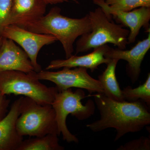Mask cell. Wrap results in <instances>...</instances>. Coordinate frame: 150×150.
<instances>
[{
    "mask_svg": "<svg viewBox=\"0 0 150 150\" xmlns=\"http://www.w3.org/2000/svg\"><path fill=\"white\" fill-rule=\"evenodd\" d=\"M94 98L100 117L86 127L94 132L113 128L117 132L114 142L129 133L139 132L150 124L149 108L141 100L134 102L118 101L98 93Z\"/></svg>",
    "mask_w": 150,
    "mask_h": 150,
    "instance_id": "obj_1",
    "label": "cell"
},
{
    "mask_svg": "<svg viewBox=\"0 0 150 150\" xmlns=\"http://www.w3.org/2000/svg\"><path fill=\"white\" fill-rule=\"evenodd\" d=\"M37 76L40 80L54 83L59 91L74 87L86 89L90 94L103 93L100 81L91 76L87 72V69L83 67L74 69L64 67L63 69L57 71L41 70L37 73Z\"/></svg>",
    "mask_w": 150,
    "mask_h": 150,
    "instance_id": "obj_7",
    "label": "cell"
},
{
    "mask_svg": "<svg viewBox=\"0 0 150 150\" xmlns=\"http://www.w3.org/2000/svg\"><path fill=\"white\" fill-rule=\"evenodd\" d=\"M110 47L107 44L94 48L91 53L82 56L72 55L66 59L53 60L46 68V70L56 69L64 67L74 68L83 67L89 69L91 72L98 69V66L102 64H107L111 59L105 56Z\"/></svg>",
    "mask_w": 150,
    "mask_h": 150,
    "instance_id": "obj_13",
    "label": "cell"
},
{
    "mask_svg": "<svg viewBox=\"0 0 150 150\" xmlns=\"http://www.w3.org/2000/svg\"><path fill=\"white\" fill-rule=\"evenodd\" d=\"M35 71L26 52L13 40L4 38L0 47V71Z\"/></svg>",
    "mask_w": 150,
    "mask_h": 150,
    "instance_id": "obj_12",
    "label": "cell"
},
{
    "mask_svg": "<svg viewBox=\"0 0 150 150\" xmlns=\"http://www.w3.org/2000/svg\"><path fill=\"white\" fill-rule=\"evenodd\" d=\"M124 99L129 102H134L141 100L150 105V74L149 73L146 81L136 88L130 86L124 88L122 90Z\"/></svg>",
    "mask_w": 150,
    "mask_h": 150,
    "instance_id": "obj_17",
    "label": "cell"
},
{
    "mask_svg": "<svg viewBox=\"0 0 150 150\" xmlns=\"http://www.w3.org/2000/svg\"><path fill=\"white\" fill-rule=\"evenodd\" d=\"M105 2L111 8L124 11L141 7H150V0H105Z\"/></svg>",
    "mask_w": 150,
    "mask_h": 150,
    "instance_id": "obj_18",
    "label": "cell"
},
{
    "mask_svg": "<svg viewBox=\"0 0 150 150\" xmlns=\"http://www.w3.org/2000/svg\"><path fill=\"white\" fill-rule=\"evenodd\" d=\"M59 7L52 8L46 15L30 24L26 30L40 34L54 35L62 43L66 59L72 56L74 43L79 36L90 32L91 24L88 15L81 18L62 15Z\"/></svg>",
    "mask_w": 150,
    "mask_h": 150,
    "instance_id": "obj_2",
    "label": "cell"
},
{
    "mask_svg": "<svg viewBox=\"0 0 150 150\" xmlns=\"http://www.w3.org/2000/svg\"><path fill=\"white\" fill-rule=\"evenodd\" d=\"M10 102V100L7 98L6 95H3L0 92V120L6 115Z\"/></svg>",
    "mask_w": 150,
    "mask_h": 150,
    "instance_id": "obj_21",
    "label": "cell"
},
{
    "mask_svg": "<svg viewBox=\"0 0 150 150\" xmlns=\"http://www.w3.org/2000/svg\"><path fill=\"white\" fill-rule=\"evenodd\" d=\"M13 0H0V37L5 27L6 22L10 11Z\"/></svg>",
    "mask_w": 150,
    "mask_h": 150,
    "instance_id": "obj_20",
    "label": "cell"
},
{
    "mask_svg": "<svg viewBox=\"0 0 150 150\" xmlns=\"http://www.w3.org/2000/svg\"><path fill=\"white\" fill-rule=\"evenodd\" d=\"M4 37H3V36H1V37H0V47H1L2 43L3 40H4Z\"/></svg>",
    "mask_w": 150,
    "mask_h": 150,
    "instance_id": "obj_23",
    "label": "cell"
},
{
    "mask_svg": "<svg viewBox=\"0 0 150 150\" xmlns=\"http://www.w3.org/2000/svg\"><path fill=\"white\" fill-rule=\"evenodd\" d=\"M88 15L91 24L90 32L81 36L76 43V54L110 43L124 50L128 44L130 30L122 24L109 20L102 8L99 7L90 11Z\"/></svg>",
    "mask_w": 150,
    "mask_h": 150,
    "instance_id": "obj_3",
    "label": "cell"
},
{
    "mask_svg": "<svg viewBox=\"0 0 150 150\" xmlns=\"http://www.w3.org/2000/svg\"><path fill=\"white\" fill-rule=\"evenodd\" d=\"M119 60L111 59L107 64V68L101 75L98 76V80L102 85L103 93L105 96L110 99L118 101H124V97L118 83L115 69Z\"/></svg>",
    "mask_w": 150,
    "mask_h": 150,
    "instance_id": "obj_15",
    "label": "cell"
},
{
    "mask_svg": "<svg viewBox=\"0 0 150 150\" xmlns=\"http://www.w3.org/2000/svg\"><path fill=\"white\" fill-rule=\"evenodd\" d=\"M117 150H150V139L142 137L121 145Z\"/></svg>",
    "mask_w": 150,
    "mask_h": 150,
    "instance_id": "obj_19",
    "label": "cell"
},
{
    "mask_svg": "<svg viewBox=\"0 0 150 150\" xmlns=\"http://www.w3.org/2000/svg\"><path fill=\"white\" fill-rule=\"evenodd\" d=\"M95 4L100 7L109 20L112 21V17L117 22L130 28L128 38V44L134 43L142 27L150 32V7H141L129 11L115 10L110 8L105 0H93Z\"/></svg>",
    "mask_w": 150,
    "mask_h": 150,
    "instance_id": "obj_9",
    "label": "cell"
},
{
    "mask_svg": "<svg viewBox=\"0 0 150 150\" xmlns=\"http://www.w3.org/2000/svg\"><path fill=\"white\" fill-rule=\"evenodd\" d=\"M58 91L56 87H48L41 83L35 71H0V92L4 95L24 96L41 105H51Z\"/></svg>",
    "mask_w": 150,
    "mask_h": 150,
    "instance_id": "obj_4",
    "label": "cell"
},
{
    "mask_svg": "<svg viewBox=\"0 0 150 150\" xmlns=\"http://www.w3.org/2000/svg\"><path fill=\"white\" fill-rule=\"evenodd\" d=\"M21 97L13 103L8 113L0 120V150H17L23 140L16 129Z\"/></svg>",
    "mask_w": 150,
    "mask_h": 150,
    "instance_id": "obj_14",
    "label": "cell"
},
{
    "mask_svg": "<svg viewBox=\"0 0 150 150\" xmlns=\"http://www.w3.org/2000/svg\"><path fill=\"white\" fill-rule=\"evenodd\" d=\"M85 97V93L82 89L78 88L74 92L71 88H69L58 91L51 104L56 114L59 136L62 134L63 140L68 143L79 142L78 138L67 127L66 120L68 115L71 114L78 120L82 121L94 113L95 105L92 100H88L85 105L82 104V100Z\"/></svg>",
    "mask_w": 150,
    "mask_h": 150,
    "instance_id": "obj_6",
    "label": "cell"
},
{
    "mask_svg": "<svg viewBox=\"0 0 150 150\" xmlns=\"http://www.w3.org/2000/svg\"><path fill=\"white\" fill-rule=\"evenodd\" d=\"M2 36L13 40L23 48L29 57L34 71L37 73L42 70L37 62L39 51L43 46L58 40L54 35L35 33L14 25H10L4 28Z\"/></svg>",
    "mask_w": 150,
    "mask_h": 150,
    "instance_id": "obj_8",
    "label": "cell"
},
{
    "mask_svg": "<svg viewBox=\"0 0 150 150\" xmlns=\"http://www.w3.org/2000/svg\"><path fill=\"white\" fill-rule=\"evenodd\" d=\"M16 129L21 136H59L56 114L51 105H41L28 97H21Z\"/></svg>",
    "mask_w": 150,
    "mask_h": 150,
    "instance_id": "obj_5",
    "label": "cell"
},
{
    "mask_svg": "<svg viewBox=\"0 0 150 150\" xmlns=\"http://www.w3.org/2000/svg\"><path fill=\"white\" fill-rule=\"evenodd\" d=\"M46 6L43 0H13L5 26L14 25L26 29L45 15Z\"/></svg>",
    "mask_w": 150,
    "mask_h": 150,
    "instance_id": "obj_10",
    "label": "cell"
},
{
    "mask_svg": "<svg viewBox=\"0 0 150 150\" xmlns=\"http://www.w3.org/2000/svg\"><path fill=\"white\" fill-rule=\"evenodd\" d=\"M45 3L48 4L54 5L56 4H60L64 2H69V1H72L76 4H79L77 0H43Z\"/></svg>",
    "mask_w": 150,
    "mask_h": 150,
    "instance_id": "obj_22",
    "label": "cell"
},
{
    "mask_svg": "<svg viewBox=\"0 0 150 150\" xmlns=\"http://www.w3.org/2000/svg\"><path fill=\"white\" fill-rule=\"evenodd\" d=\"M150 48V32L148 37L139 41L131 50H123L109 48L105 56L110 59L123 60L128 62L126 72L131 80L135 83L139 78L141 65L146 54Z\"/></svg>",
    "mask_w": 150,
    "mask_h": 150,
    "instance_id": "obj_11",
    "label": "cell"
},
{
    "mask_svg": "<svg viewBox=\"0 0 150 150\" xmlns=\"http://www.w3.org/2000/svg\"><path fill=\"white\" fill-rule=\"evenodd\" d=\"M57 135L48 134L34 139L23 140L17 150H64Z\"/></svg>",
    "mask_w": 150,
    "mask_h": 150,
    "instance_id": "obj_16",
    "label": "cell"
}]
</instances>
